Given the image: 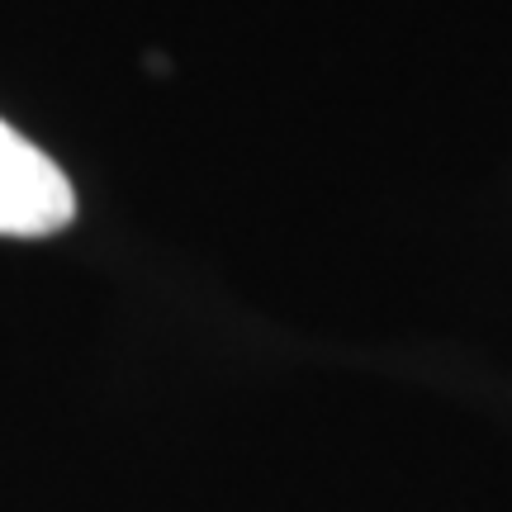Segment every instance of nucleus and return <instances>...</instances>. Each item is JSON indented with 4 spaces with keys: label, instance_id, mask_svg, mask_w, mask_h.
Instances as JSON below:
<instances>
[{
    "label": "nucleus",
    "instance_id": "f257e3e1",
    "mask_svg": "<svg viewBox=\"0 0 512 512\" xmlns=\"http://www.w3.org/2000/svg\"><path fill=\"white\" fill-rule=\"evenodd\" d=\"M76 219L67 171L0 119V238H53Z\"/></svg>",
    "mask_w": 512,
    "mask_h": 512
}]
</instances>
